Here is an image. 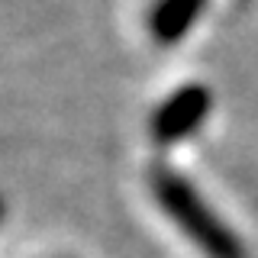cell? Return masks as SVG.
Masks as SVG:
<instances>
[{
  "label": "cell",
  "mask_w": 258,
  "mask_h": 258,
  "mask_svg": "<svg viewBox=\"0 0 258 258\" xmlns=\"http://www.w3.org/2000/svg\"><path fill=\"white\" fill-rule=\"evenodd\" d=\"M152 194H155L158 207L165 210V216L207 258H248L242 239L213 213V207L200 197L187 177L158 168L152 171Z\"/></svg>",
  "instance_id": "6da1fadb"
},
{
  "label": "cell",
  "mask_w": 258,
  "mask_h": 258,
  "mask_svg": "<svg viewBox=\"0 0 258 258\" xmlns=\"http://www.w3.org/2000/svg\"><path fill=\"white\" fill-rule=\"evenodd\" d=\"M0 216H4V204H0Z\"/></svg>",
  "instance_id": "277c9868"
},
{
  "label": "cell",
  "mask_w": 258,
  "mask_h": 258,
  "mask_svg": "<svg viewBox=\"0 0 258 258\" xmlns=\"http://www.w3.org/2000/svg\"><path fill=\"white\" fill-rule=\"evenodd\" d=\"M207 0H158V7L149 13V32L161 45H174L190 32L200 20Z\"/></svg>",
  "instance_id": "3957f363"
},
{
  "label": "cell",
  "mask_w": 258,
  "mask_h": 258,
  "mask_svg": "<svg viewBox=\"0 0 258 258\" xmlns=\"http://www.w3.org/2000/svg\"><path fill=\"white\" fill-rule=\"evenodd\" d=\"M210 110H213V94H210V87L184 84V87H177V91L168 94L165 100H161V107L152 113L149 133H152V139L161 142V145L181 142L210 116Z\"/></svg>",
  "instance_id": "7a4b0ae2"
}]
</instances>
